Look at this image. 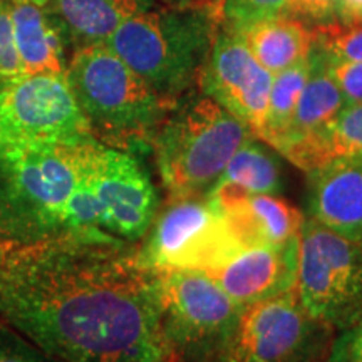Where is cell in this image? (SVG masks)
Here are the masks:
<instances>
[{"label": "cell", "instance_id": "6da1fadb", "mask_svg": "<svg viewBox=\"0 0 362 362\" xmlns=\"http://www.w3.org/2000/svg\"><path fill=\"white\" fill-rule=\"evenodd\" d=\"M0 319L54 362H176L158 274L106 233L0 242Z\"/></svg>", "mask_w": 362, "mask_h": 362}, {"label": "cell", "instance_id": "7a4b0ae2", "mask_svg": "<svg viewBox=\"0 0 362 362\" xmlns=\"http://www.w3.org/2000/svg\"><path fill=\"white\" fill-rule=\"evenodd\" d=\"M220 27L214 0L155 6L123 22L104 44L163 101L175 106L200 86Z\"/></svg>", "mask_w": 362, "mask_h": 362}, {"label": "cell", "instance_id": "3957f363", "mask_svg": "<svg viewBox=\"0 0 362 362\" xmlns=\"http://www.w3.org/2000/svg\"><path fill=\"white\" fill-rule=\"evenodd\" d=\"M88 143L0 144V242L27 243L66 233L67 203Z\"/></svg>", "mask_w": 362, "mask_h": 362}, {"label": "cell", "instance_id": "277c9868", "mask_svg": "<svg viewBox=\"0 0 362 362\" xmlns=\"http://www.w3.org/2000/svg\"><path fill=\"white\" fill-rule=\"evenodd\" d=\"M66 78L94 138L123 151L151 148L173 107L106 44L76 49Z\"/></svg>", "mask_w": 362, "mask_h": 362}, {"label": "cell", "instance_id": "5b68a950", "mask_svg": "<svg viewBox=\"0 0 362 362\" xmlns=\"http://www.w3.org/2000/svg\"><path fill=\"white\" fill-rule=\"evenodd\" d=\"M252 136L200 89L181 98L166 112L151 146L168 200L206 197L230 158Z\"/></svg>", "mask_w": 362, "mask_h": 362}, {"label": "cell", "instance_id": "8992f818", "mask_svg": "<svg viewBox=\"0 0 362 362\" xmlns=\"http://www.w3.org/2000/svg\"><path fill=\"white\" fill-rule=\"evenodd\" d=\"M293 291L304 310L330 329L362 319V243L307 218L297 237Z\"/></svg>", "mask_w": 362, "mask_h": 362}, {"label": "cell", "instance_id": "52a82bcc", "mask_svg": "<svg viewBox=\"0 0 362 362\" xmlns=\"http://www.w3.org/2000/svg\"><path fill=\"white\" fill-rule=\"evenodd\" d=\"M156 274L161 327L175 361L218 362L242 307L206 272Z\"/></svg>", "mask_w": 362, "mask_h": 362}, {"label": "cell", "instance_id": "ba28073f", "mask_svg": "<svg viewBox=\"0 0 362 362\" xmlns=\"http://www.w3.org/2000/svg\"><path fill=\"white\" fill-rule=\"evenodd\" d=\"M332 329L304 310L288 288L242 307L218 362H325Z\"/></svg>", "mask_w": 362, "mask_h": 362}, {"label": "cell", "instance_id": "9c48e42d", "mask_svg": "<svg viewBox=\"0 0 362 362\" xmlns=\"http://www.w3.org/2000/svg\"><path fill=\"white\" fill-rule=\"evenodd\" d=\"M146 235L139 259L155 272H210L242 248L206 197L170 202Z\"/></svg>", "mask_w": 362, "mask_h": 362}, {"label": "cell", "instance_id": "30bf717a", "mask_svg": "<svg viewBox=\"0 0 362 362\" xmlns=\"http://www.w3.org/2000/svg\"><path fill=\"white\" fill-rule=\"evenodd\" d=\"M96 139L66 74L27 76L0 88V144H76Z\"/></svg>", "mask_w": 362, "mask_h": 362}, {"label": "cell", "instance_id": "8fae6325", "mask_svg": "<svg viewBox=\"0 0 362 362\" xmlns=\"http://www.w3.org/2000/svg\"><path fill=\"white\" fill-rule=\"evenodd\" d=\"M88 178L98 208V228L131 243L146 237L160 200L141 163L129 151L93 141Z\"/></svg>", "mask_w": 362, "mask_h": 362}, {"label": "cell", "instance_id": "7c38bea8", "mask_svg": "<svg viewBox=\"0 0 362 362\" xmlns=\"http://www.w3.org/2000/svg\"><path fill=\"white\" fill-rule=\"evenodd\" d=\"M272 79L274 76L252 56L240 35L220 27L198 89L232 112L255 138H260Z\"/></svg>", "mask_w": 362, "mask_h": 362}, {"label": "cell", "instance_id": "4fadbf2b", "mask_svg": "<svg viewBox=\"0 0 362 362\" xmlns=\"http://www.w3.org/2000/svg\"><path fill=\"white\" fill-rule=\"evenodd\" d=\"M206 200L220 211L242 248L296 242L305 221L296 206L277 194L247 193L232 185L216 183Z\"/></svg>", "mask_w": 362, "mask_h": 362}, {"label": "cell", "instance_id": "5bb4252c", "mask_svg": "<svg viewBox=\"0 0 362 362\" xmlns=\"http://www.w3.org/2000/svg\"><path fill=\"white\" fill-rule=\"evenodd\" d=\"M297 240L277 247H245L206 272L240 307L274 297L293 287Z\"/></svg>", "mask_w": 362, "mask_h": 362}, {"label": "cell", "instance_id": "9a60e30c", "mask_svg": "<svg viewBox=\"0 0 362 362\" xmlns=\"http://www.w3.org/2000/svg\"><path fill=\"white\" fill-rule=\"evenodd\" d=\"M309 218L362 242V160L309 173Z\"/></svg>", "mask_w": 362, "mask_h": 362}, {"label": "cell", "instance_id": "2e32d148", "mask_svg": "<svg viewBox=\"0 0 362 362\" xmlns=\"http://www.w3.org/2000/svg\"><path fill=\"white\" fill-rule=\"evenodd\" d=\"M47 13L78 47L104 44L131 17L156 6L155 0H47Z\"/></svg>", "mask_w": 362, "mask_h": 362}, {"label": "cell", "instance_id": "e0dca14e", "mask_svg": "<svg viewBox=\"0 0 362 362\" xmlns=\"http://www.w3.org/2000/svg\"><path fill=\"white\" fill-rule=\"evenodd\" d=\"M279 153L307 175L337 161L362 160V104H347L322 128L285 144Z\"/></svg>", "mask_w": 362, "mask_h": 362}, {"label": "cell", "instance_id": "ac0fdd59", "mask_svg": "<svg viewBox=\"0 0 362 362\" xmlns=\"http://www.w3.org/2000/svg\"><path fill=\"white\" fill-rule=\"evenodd\" d=\"M233 33L240 35L252 56L272 76L304 61L315 47L314 29H309L302 19L284 13L253 22Z\"/></svg>", "mask_w": 362, "mask_h": 362}, {"label": "cell", "instance_id": "d6986e66", "mask_svg": "<svg viewBox=\"0 0 362 362\" xmlns=\"http://www.w3.org/2000/svg\"><path fill=\"white\" fill-rule=\"evenodd\" d=\"M11 19L24 78L66 74L64 39L49 13L35 4L12 2Z\"/></svg>", "mask_w": 362, "mask_h": 362}, {"label": "cell", "instance_id": "ffe728a7", "mask_svg": "<svg viewBox=\"0 0 362 362\" xmlns=\"http://www.w3.org/2000/svg\"><path fill=\"white\" fill-rule=\"evenodd\" d=\"M312 57H314V64H312L310 76L297 103L291 126L275 151H280L285 144L320 129L330 119H334L344 106H347L341 89L329 74L322 54L314 47Z\"/></svg>", "mask_w": 362, "mask_h": 362}, {"label": "cell", "instance_id": "44dd1931", "mask_svg": "<svg viewBox=\"0 0 362 362\" xmlns=\"http://www.w3.org/2000/svg\"><path fill=\"white\" fill-rule=\"evenodd\" d=\"M312 64H314V57L310 54L298 64L288 67L279 74H274L269 94V106H267L265 126L259 138L260 141L267 143L274 149L282 141L288 126H291L297 103L310 76Z\"/></svg>", "mask_w": 362, "mask_h": 362}, {"label": "cell", "instance_id": "7402d4cb", "mask_svg": "<svg viewBox=\"0 0 362 362\" xmlns=\"http://www.w3.org/2000/svg\"><path fill=\"white\" fill-rule=\"evenodd\" d=\"M216 183L232 185L247 193L275 194L279 193L282 178L277 160L252 136L230 158Z\"/></svg>", "mask_w": 362, "mask_h": 362}, {"label": "cell", "instance_id": "603a6c76", "mask_svg": "<svg viewBox=\"0 0 362 362\" xmlns=\"http://www.w3.org/2000/svg\"><path fill=\"white\" fill-rule=\"evenodd\" d=\"M315 49L332 61L362 62V24L346 25L339 21L314 29Z\"/></svg>", "mask_w": 362, "mask_h": 362}, {"label": "cell", "instance_id": "cb8c5ba5", "mask_svg": "<svg viewBox=\"0 0 362 362\" xmlns=\"http://www.w3.org/2000/svg\"><path fill=\"white\" fill-rule=\"evenodd\" d=\"M221 27L240 30L270 17L282 16L287 0H214Z\"/></svg>", "mask_w": 362, "mask_h": 362}, {"label": "cell", "instance_id": "d4e9b609", "mask_svg": "<svg viewBox=\"0 0 362 362\" xmlns=\"http://www.w3.org/2000/svg\"><path fill=\"white\" fill-rule=\"evenodd\" d=\"M24 78L16 39H13L11 4L0 0V88Z\"/></svg>", "mask_w": 362, "mask_h": 362}, {"label": "cell", "instance_id": "484cf974", "mask_svg": "<svg viewBox=\"0 0 362 362\" xmlns=\"http://www.w3.org/2000/svg\"><path fill=\"white\" fill-rule=\"evenodd\" d=\"M0 362H54L27 341L22 334L0 319Z\"/></svg>", "mask_w": 362, "mask_h": 362}, {"label": "cell", "instance_id": "4316f807", "mask_svg": "<svg viewBox=\"0 0 362 362\" xmlns=\"http://www.w3.org/2000/svg\"><path fill=\"white\" fill-rule=\"evenodd\" d=\"M324 59L329 74L341 89L346 104H362V62Z\"/></svg>", "mask_w": 362, "mask_h": 362}, {"label": "cell", "instance_id": "83f0119b", "mask_svg": "<svg viewBox=\"0 0 362 362\" xmlns=\"http://www.w3.org/2000/svg\"><path fill=\"white\" fill-rule=\"evenodd\" d=\"M285 12L317 25L327 24L337 21V0H287Z\"/></svg>", "mask_w": 362, "mask_h": 362}, {"label": "cell", "instance_id": "f1b7e54d", "mask_svg": "<svg viewBox=\"0 0 362 362\" xmlns=\"http://www.w3.org/2000/svg\"><path fill=\"white\" fill-rule=\"evenodd\" d=\"M330 362H362V319L344 330L342 337L330 349Z\"/></svg>", "mask_w": 362, "mask_h": 362}, {"label": "cell", "instance_id": "f546056e", "mask_svg": "<svg viewBox=\"0 0 362 362\" xmlns=\"http://www.w3.org/2000/svg\"><path fill=\"white\" fill-rule=\"evenodd\" d=\"M337 21L346 25L362 24V0H337Z\"/></svg>", "mask_w": 362, "mask_h": 362}, {"label": "cell", "instance_id": "4dcf8cb0", "mask_svg": "<svg viewBox=\"0 0 362 362\" xmlns=\"http://www.w3.org/2000/svg\"><path fill=\"white\" fill-rule=\"evenodd\" d=\"M165 6H193V4L210 2V0H161Z\"/></svg>", "mask_w": 362, "mask_h": 362}, {"label": "cell", "instance_id": "1f68e13d", "mask_svg": "<svg viewBox=\"0 0 362 362\" xmlns=\"http://www.w3.org/2000/svg\"><path fill=\"white\" fill-rule=\"evenodd\" d=\"M13 2H30L35 6H44V4H47V0H13Z\"/></svg>", "mask_w": 362, "mask_h": 362}, {"label": "cell", "instance_id": "d6a6232c", "mask_svg": "<svg viewBox=\"0 0 362 362\" xmlns=\"http://www.w3.org/2000/svg\"><path fill=\"white\" fill-rule=\"evenodd\" d=\"M361 243H362V242H361Z\"/></svg>", "mask_w": 362, "mask_h": 362}]
</instances>
